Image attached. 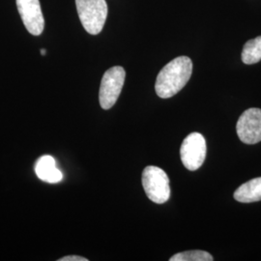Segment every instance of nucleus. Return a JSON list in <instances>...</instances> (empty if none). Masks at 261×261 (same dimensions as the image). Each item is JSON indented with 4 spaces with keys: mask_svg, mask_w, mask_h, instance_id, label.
<instances>
[{
    "mask_svg": "<svg viewBox=\"0 0 261 261\" xmlns=\"http://www.w3.org/2000/svg\"><path fill=\"white\" fill-rule=\"evenodd\" d=\"M142 186L150 200L157 204L167 202L170 197V184L164 169L148 166L142 172Z\"/></svg>",
    "mask_w": 261,
    "mask_h": 261,
    "instance_id": "obj_3",
    "label": "nucleus"
},
{
    "mask_svg": "<svg viewBox=\"0 0 261 261\" xmlns=\"http://www.w3.org/2000/svg\"><path fill=\"white\" fill-rule=\"evenodd\" d=\"M170 261H213V256L205 251H187V252H179L172 255Z\"/></svg>",
    "mask_w": 261,
    "mask_h": 261,
    "instance_id": "obj_11",
    "label": "nucleus"
},
{
    "mask_svg": "<svg viewBox=\"0 0 261 261\" xmlns=\"http://www.w3.org/2000/svg\"><path fill=\"white\" fill-rule=\"evenodd\" d=\"M261 60V36L248 41L242 50V61L247 65H252Z\"/></svg>",
    "mask_w": 261,
    "mask_h": 261,
    "instance_id": "obj_10",
    "label": "nucleus"
},
{
    "mask_svg": "<svg viewBox=\"0 0 261 261\" xmlns=\"http://www.w3.org/2000/svg\"><path fill=\"white\" fill-rule=\"evenodd\" d=\"M75 6L84 29L91 35L99 34L109 12L106 0H75Z\"/></svg>",
    "mask_w": 261,
    "mask_h": 261,
    "instance_id": "obj_2",
    "label": "nucleus"
},
{
    "mask_svg": "<svg viewBox=\"0 0 261 261\" xmlns=\"http://www.w3.org/2000/svg\"><path fill=\"white\" fill-rule=\"evenodd\" d=\"M193 73V62L188 56H179L168 62L159 73L155 90L160 98L168 99L183 89Z\"/></svg>",
    "mask_w": 261,
    "mask_h": 261,
    "instance_id": "obj_1",
    "label": "nucleus"
},
{
    "mask_svg": "<svg viewBox=\"0 0 261 261\" xmlns=\"http://www.w3.org/2000/svg\"><path fill=\"white\" fill-rule=\"evenodd\" d=\"M125 77L126 72L121 66H114L103 74L99 91V101L102 109L110 110L117 102Z\"/></svg>",
    "mask_w": 261,
    "mask_h": 261,
    "instance_id": "obj_4",
    "label": "nucleus"
},
{
    "mask_svg": "<svg viewBox=\"0 0 261 261\" xmlns=\"http://www.w3.org/2000/svg\"><path fill=\"white\" fill-rule=\"evenodd\" d=\"M236 130L240 140L246 144L260 142V109H249L243 112L237 122Z\"/></svg>",
    "mask_w": 261,
    "mask_h": 261,
    "instance_id": "obj_6",
    "label": "nucleus"
},
{
    "mask_svg": "<svg viewBox=\"0 0 261 261\" xmlns=\"http://www.w3.org/2000/svg\"><path fill=\"white\" fill-rule=\"evenodd\" d=\"M19 16L28 32L34 36L42 34L45 19L39 0H16Z\"/></svg>",
    "mask_w": 261,
    "mask_h": 261,
    "instance_id": "obj_7",
    "label": "nucleus"
},
{
    "mask_svg": "<svg viewBox=\"0 0 261 261\" xmlns=\"http://www.w3.org/2000/svg\"><path fill=\"white\" fill-rule=\"evenodd\" d=\"M41 54H42V56H46L47 50H46V49H44V48H42V49H41Z\"/></svg>",
    "mask_w": 261,
    "mask_h": 261,
    "instance_id": "obj_13",
    "label": "nucleus"
},
{
    "mask_svg": "<svg viewBox=\"0 0 261 261\" xmlns=\"http://www.w3.org/2000/svg\"><path fill=\"white\" fill-rule=\"evenodd\" d=\"M234 198L242 203L261 200V177L254 178L239 187L234 192Z\"/></svg>",
    "mask_w": 261,
    "mask_h": 261,
    "instance_id": "obj_9",
    "label": "nucleus"
},
{
    "mask_svg": "<svg viewBox=\"0 0 261 261\" xmlns=\"http://www.w3.org/2000/svg\"><path fill=\"white\" fill-rule=\"evenodd\" d=\"M58 261H88V259L79 255H67L62 258H59Z\"/></svg>",
    "mask_w": 261,
    "mask_h": 261,
    "instance_id": "obj_12",
    "label": "nucleus"
},
{
    "mask_svg": "<svg viewBox=\"0 0 261 261\" xmlns=\"http://www.w3.org/2000/svg\"><path fill=\"white\" fill-rule=\"evenodd\" d=\"M35 172L42 181L50 184L58 183L63 179L62 172L56 168V160L49 155L42 156L38 160Z\"/></svg>",
    "mask_w": 261,
    "mask_h": 261,
    "instance_id": "obj_8",
    "label": "nucleus"
},
{
    "mask_svg": "<svg viewBox=\"0 0 261 261\" xmlns=\"http://www.w3.org/2000/svg\"><path fill=\"white\" fill-rule=\"evenodd\" d=\"M206 151L205 139L201 134L192 133L187 136L180 148V156L184 167L191 171L197 170L205 161Z\"/></svg>",
    "mask_w": 261,
    "mask_h": 261,
    "instance_id": "obj_5",
    "label": "nucleus"
}]
</instances>
